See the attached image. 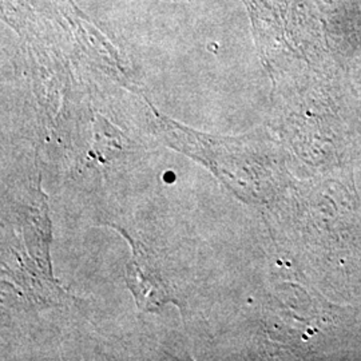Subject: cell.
<instances>
[{
    "label": "cell",
    "mask_w": 361,
    "mask_h": 361,
    "mask_svg": "<svg viewBox=\"0 0 361 361\" xmlns=\"http://www.w3.org/2000/svg\"><path fill=\"white\" fill-rule=\"evenodd\" d=\"M165 180H169V182L174 180V176H173V173H169V176H165Z\"/></svg>",
    "instance_id": "cell-1"
}]
</instances>
